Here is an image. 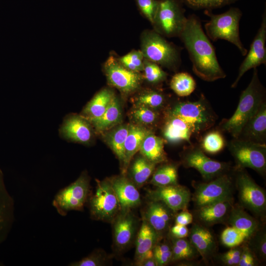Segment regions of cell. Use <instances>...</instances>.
Masks as SVG:
<instances>
[{
    "instance_id": "obj_1",
    "label": "cell",
    "mask_w": 266,
    "mask_h": 266,
    "mask_svg": "<svg viewBox=\"0 0 266 266\" xmlns=\"http://www.w3.org/2000/svg\"><path fill=\"white\" fill-rule=\"evenodd\" d=\"M179 37L188 52L192 70L197 76L207 82L226 77V74L217 60L215 48L196 15L192 14L187 17Z\"/></svg>"
},
{
    "instance_id": "obj_43",
    "label": "cell",
    "mask_w": 266,
    "mask_h": 266,
    "mask_svg": "<svg viewBox=\"0 0 266 266\" xmlns=\"http://www.w3.org/2000/svg\"><path fill=\"white\" fill-rule=\"evenodd\" d=\"M153 252L158 266H166L172 262V252L170 240L159 241L153 248Z\"/></svg>"
},
{
    "instance_id": "obj_50",
    "label": "cell",
    "mask_w": 266,
    "mask_h": 266,
    "mask_svg": "<svg viewBox=\"0 0 266 266\" xmlns=\"http://www.w3.org/2000/svg\"><path fill=\"white\" fill-rule=\"evenodd\" d=\"M193 220V214L185 209L176 214L174 221V224L187 226L192 223Z\"/></svg>"
},
{
    "instance_id": "obj_47",
    "label": "cell",
    "mask_w": 266,
    "mask_h": 266,
    "mask_svg": "<svg viewBox=\"0 0 266 266\" xmlns=\"http://www.w3.org/2000/svg\"><path fill=\"white\" fill-rule=\"evenodd\" d=\"M242 249L243 245L242 244L230 248L227 252L220 255L219 257L220 261L226 266H238Z\"/></svg>"
},
{
    "instance_id": "obj_45",
    "label": "cell",
    "mask_w": 266,
    "mask_h": 266,
    "mask_svg": "<svg viewBox=\"0 0 266 266\" xmlns=\"http://www.w3.org/2000/svg\"><path fill=\"white\" fill-rule=\"evenodd\" d=\"M107 256L102 250L96 249L78 261L70 263V266H103L107 262Z\"/></svg>"
},
{
    "instance_id": "obj_46",
    "label": "cell",
    "mask_w": 266,
    "mask_h": 266,
    "mask_svg": "<svg viewBox=\"0 0 266 266\" xmlns=\"http://www.w3.org/2000/svg\"><path fill=\"white\" fill-rule=\"evenodd\" d=\"M140 13L152 24L155 16L159 0H135Z\"/></svg>"
},
{
    "instance_id": "obj_41",
    "label": "cell",
    "mask_w": 266,
    "mask_h": 266,
    "mask_svg": "<svg viewBox=\"0 0 266 266\" xmlns=\"http://www.w3.org/2000/svg\"><path fill=\"white\" fill-rule=\"evenodd\" d=\"M247 240V237L244 233L230 225L225 228L220 235L221 243L230 248L241 245Z\"/></svg>"
},
{
    "instance_id": "obj_12",
    "label": "cell",
    "mask_w": 266,
    "mask_h": 266,
    "mask_svg": "<svg viewBox=\"0 0 266 266\" xmlns=\"http://www.w3.org/2000/svg\"><path fill=\"white\" fill-rule=\"evenodd\" d=\"M182 165L186 168H193L198 170L206 181L229 173L230 165L209 158L200 147L190 144L182 153Z\"/></svg>"
},
{
    "instance_id": "obj_24",
    "label": "cell",
    "mask_w": 266,
    "mask_h": 266,
    "mask_svg": "<svg viewBox=\"0 0 266 266\" xmlns=\"http://www.w3.org/2000/svg\"><path fill=\"white\" fill-rule=\"evenodd\" d=\"M14 220V200L6 188L0 168V244L7 238Z\"/></svg>"
},
{
    "instance_id": "obj_32",
    "label": "cell",
    "mask_w": 266,
    "mask_h": 266,
    "mask_svg": "<svg viewBox=\"0 0 266 266\" xmlns=\"http://www.w3.org/2000/svg\"><path fill=\"white\" fill-rule=\"evenodd\" d=\"M129 125H120L107 133L105 141L123 165L125 160L124 146Z\"/></svg>"
},
{
    "instance_id": "obj_39",
    "label": "cell",
    "mask_w": 266,
    "mask_h": 266,
    "mask_svg": "<svg viewBox=\"0 0 266 266\" xmlns=\"http://www.w3.org/2000/svg\"><path fill=\"white\" fill-rule=\"evenodd\" d=\"M165 102V96L155 90L144 91L137 96L135 100V105L145 106L157 110L163 107Z\"/></svg>"
},
{
    "instance_id": "obj_4",
    "label": "cell",
    "mask_w": 266,
    "mask_h": 266,
    "mask_svg": "<svg viewBox=\"0 0 266 266\" xmlns=\"http://www.w3.org/2000/svg\"><path fill=\"white\" fill-rule=\"evenodd\" d=\"M204 13L210 17L204 25L208 37L213 41L226 40L234 45L242 55L245 56L248 51L240 40L239 32L241 11L238 8L232 7L219 14H214L208 10H205Z\"/></svg>"
},
{
    "instance_id": "obj_40",
    "label": "cell",
    "mask_w": 266,
    "mask_h": 266,
    "mask_svg": "<svg viewBox=\"0 0 266 266\" xmlns=\"http://www.w3.org/2000/svg\"><path fill=\"white\" fill-rule=\"evenodd\" d=\"M143 78L149 83L153 85L160 84L167 78V74L161 67L160 66L144 59L143 62Z\"/></svg>"
},
{
    "instance_id": "obj_33",
    "label": "cell",
    "mask_w": 266,
    "mask_h": 266,
    "mask_svg": "<svg viewBox=\"0 0 266 266\" xmlns=\"http://www.w3.org/2000/svg\"><path fill=\"white\" fill-rule=\"evenodd\" d=\"M166 162L164 163V164L154 171L149 181L150 184L156 187H163L178 184V165Z\"/></svg>"
},
{
    "instance_id": "obj_34",
    "label": "cell",
    "mask_w": 266,
    "mask_h": 266,
    "mask_svg": "<svg viewBox=\"0 0 266 266\" xmlns=\"http://www.w3.org/2000/svg\"><path fill=\"white\" fill-rule=\"evenodd\" d=\"M172 252V262L191 261L199 255L196 249L187 237H169Z\"/></svg>"
},
{
    "instance_id": "obj_20",
    "label": "cell",
    "mask_w": 266,
    "mask_h": 266,
    "mask_svg": "<svg viewBox=\"0 0 266 266\" xmlns=\"http://www.w3.org/2000/svg\"><path fill=\"white\" fill-rule=\"evenodd\" d=\"M189 240L205 262L215 256L218 244L213 233L208 227L195 223L189 230Z\"/></svg>"
},
{
    "instance_id": "obj_5",
    "label": "cell",
    "mask_w": 266,
    "mask_h": 266,
    "mask_svg": "<svg viewBox=\"0 0 266 266\" xmlns=\"http://www.w3.org/2000/svg\"><path fill=\"white\" fill-rule=\"evenodd\" d=\"M167 113L180 118L188 124L195 135L211 128L217 119L216 115L203 95L195 101L176 103Z\"/></svg>"
},
{
    "instance_id": "obj_9",
    "label": "cell",
    "mask_w": 266,
    "mask_h": 266,
    "mask_svg": "<svg viewBox=\"0 0 266 266\" xmlns=\"http://www.w3.org/2000/svg\"><path fill=\"white\" fill-rule=\"evenodd\" d=\"M236 171L234 185L238 192L239 205L264 220L266 214V194L244 169Z\"/></svg>"
},
{
    "instance_id": "obj_29",
    "label": "cell",
    "mask_w": 266,
    "mask_h": 266,
    "mask_svg": "<svg viewBox=\"0 0 266 266\" xmlns=\"http://www.w3.org/2000/svg\"><path fill=\"white\" fill-rule=\"evenodd\" d=\"M139 151L141 156L156 165L167 162L164 150V140L153 132L144 138Z\"/></svg>"
},
{
    "instance_id": "obj_19",
    "label": "cell",
    "mask_w": 266,
    "mask_h": 266,
    "mask_svg": "<svg viewBox=\"0 0 266 266\" xmlns=\"http://www.w3.org/2000/svg\"><path fill=\"white\" fill-rule=\"evenodd\" d=\"M233 205V200L215 202L197 207L192 214L196 223L209 228L227 221Z\"/></svg>"
},
{
    "instance_id": "obj_16",
    "label": "cell",
    "mask_w": 266,
    "mask_h": 266,
    "mask_svg": "<svg viewBox=\"0 0 266 266\" xmlns=\"http://www.w3.org/2000/svg\"><path fill=\"white\" fill-rule=\"evenodd\" d=\"M146 197L148 200L162 201L176 212L187 209L192 198L189 189L178 184L149 190Z\"/></svg>"
},
{
    "instance_id": "obj_8",
    "label": "cell",
    "mask_w": 266,
    "mask_h": 266,
    "mask_svg": "<svg viewBox=\"0 0 266 266\" xmlns=\"http://www.w3.org/2000/svg\"><path fill=\"white\" fill-rule=\"evenodd\" d=\"M96 181L95 192L90 195L87 201L90 217L95 220L111 223L121 210L118 199L110 179Z\"/></svg>"
},
{
    "instance_id": "obj_38",
    "label": "cell",
    "mask_w": 266,
    "mask_h": 266,
    "mask_svg": "<svg viewBox=\"0 0 266 266\" xmlns=\"http://www.w3.org/2000/svg\"><path fill=\"white\" fill-rule=\"evenodd\" d=\"M131 116L136 124L149 126L158 122L159 113L158 110L148 107L135 105L131 112Z\"/></svg>"
},
{
    "instance_id": "obj_17",
    "label": "cell",
    "mask_w": 266,
    "mask_h": 266,
    "mask_svg": "<svg viewBox=\"0 0 266 266\" xmlns=\"http://www.w3.org/2000/svg\"><path fill=\"white\" fill-rule=\"evenodd\" d=\"M148 201L142 212V219L145 220L163 239L167 235L177 212L162 201Z\"/></svg>"
},
{
    "instance_id": "obj_42",
    "label": "cell",
    "mask_w": 266,
    "mask_h": 266,
    "mask_svg": "<svg viewBox=\"0 0 266 266\" xmlns=\"http://www.w3.org/2000/svg\"><path fill=\"white\" fill-rule=\"evenodd\" d=\"M117 59L129 70L138 72L143 71L144 58L140 50H132L124 56L117 57Z\"/></svg>"
},
{
    "instance_id": "obj_2",
    "label": "cell",
    "mask_w": 266,
    "mask_h": 266,
    "mask_svg": "<svg viewBox=\"0 0 266 266\" xmlns=\"http://www.w3.org/2000/svg\"><path fill=\"white\" fill-rule=\"evenodd\" d=\"M250 82L240 96L233 114L220 124V130L237 138L246 123L265 101L266 90L261 84L257 68H254Z\"/></svg>"
},
{
    "instance_id": "obj_44",
    "label": "cell",
    "mask_w": 266,
    "mask_h": 266,
    "mask_svg": "<svg viewBox=\"0 0 266 266\" xmlns=\"http://www.w3.org/2000/svg\"><path fill=\"white\" fill-rule=\"evenodd\" d=\"M189 7L193 9L210 10L236 2L238 0H182Z\"/></svg>"
},
{
    "instance_id": "obj_15",
    "label": "cell",
    "mask_w": 266,
    "mask_h": 266,
    "mask_svg": "<svg viewBox=\"0 0 266 266\" xmlns=\"http://www.w3.org/2000/svg\"><path fill=\"white\" fill-rule=\"evenodd\" d=\"M266 13L265 10L261 26L252 42L246 56L241 64L238 75L232 84V88L237 86L238 83L246 71L257 68L262 64H266Z\"/></svg>"
},
{
    "instance_id": "obj_27",
    "label": "cell",
    "mask_w": 266,
    "mask_h": 266,
    "mask_svg": "<svg viewBox=\"0 0 266 266\" xmlns=\"http://www.w3.org/2000/svg\"><path fill=\"white\" fill-rule=\"evenodd\" d=\"M227 222L244 233L247 239L260 228L259 221L238 204H233Z\"/></svg>"
},
{
    "instance_id": "obj_18",
    "label": "cell",
    "mask_w": 266,
    "mask_h": 266,
    "mask_svg": "<svg viewBox=\"0 0 266 266\" xmlns=\"http://www.w3.org/2000/svg\"><path fill=\"white\" fill-rule=\"evenodd\" d=\"M59 134L65 140L88 144L93 139V127L81 115L69 114L65 117L59 129Z\"/></svg>"
},
{
    "instance_id": "obj_36",
    "label": "cell",
    "mask_w": 266,
    "mask_h": 266,
    "mask_svg": "<svg viewBox=\"0 0 266 266\" xmlns=\"http://www.w3.org/2000/svg\"><path fill=\"white\" fill-rule=\"evenodd\" d=\"M246 242L258 261L264 262L266 258V233L264 229L260 228Z\"/></svg>"
},
{
    "instance_id": "obj_10",
    "label": "cell",
    "mask_w": 266,
    "mask_h": 266,
    "mask_svg": "<svg viewBox=\"0 0 266 266\" xmlns=\"http://www.w3.org/2000/svg\"><path fill=\"white\" fill-rule=\"evenodd\" d=\"M235 162V169H252L264 176L266 171V145L233 138L228 144Z\"/></svg>"
},
{
    "instance_id": "obj_35",
    "label": "cell",
    "mask_w": 266,
    "mask_h": 266,
    "mask_svg": "<svg viewBox=\"0 0 266 266\" xmlns=\"http://www.w3.org/2000/svg\"><path fill=\"white\" fill-rule=\"evenodd\" d=\"M171 89L178 96L190 95L195 90L196 83L194 78L186 72L175 73L171 78L170 83Z\"/></svg>"
},
{
    "instance_id": "obj_22",
    "label": "cell",
    "mask_w": 266,
    "mask_h": 266,
    "mask_svg": "<svg viewBox=\"0 0 266 266\" xmlns=\"http://www.w3.org/2000/svg\"><path fill=\"white\" fill-rule=\"evenodd\" d=\"M162 239L155 230L145 220L142 219L134 240L135 265L145 259L153 257V248Z\"/></svg>"
},
{
    "instance_id": "obj_28",
    "label": "cell",
    "mask_w": 266,
    "mask_h": 266,
    "mask_svg": "<svg viewBox=\"0 0 266 266\" xmlns=\"http://www.w3.org/2000/svg\"><path fill=\"white\" fill-rule=\"evenodd\" d=\"M115 96L109 88H104L98 92L83 109L81 115L90 122L96 120L104 113Z\"/></svg>"
},
{
    "instance_id": "obj_3",
    "label": "cell",
    "mask_w": 266,
    "mask_h": 266,
    "mask_svg": "<svg viewBox=\"0 0 266 266\" xmlns=\"http://www.w3.org/2000/svg\"><path fill=\"white\" fill-rule=\"evenodd\" d=\"M140 50L144 59L171 70L176 71L181 64V49L154 30L141 33Z\"/></svg>"
},
{
    "instance_id": "obj_52",
    "label": "cell",
    "mask_w": 266,
    "mask_h": 266,
    "mask_svg": "<svg viewBox=\"0 0 266 266\" xmlns=\"http://www.w3.org/2000/svg\"><path fill=\"white\" fill-rule=\"evenodd\" d=\"M3 265L2 264V263L0 262V266H2Z\"/></svg>"
},
{
    "instance_id": "obj_14",
    "label": "cell",
    "mask_w": 266,
    "mask_h": 266,
    "mask_svg": "<svg viewBox=\"0 0 266 266\" xmlns=\"http://www.w3.org/2000/svg\"><path fill=\"white\" fill-rule=\"evenodd\" d=\"M115 248L122 252L134 241L138 230V220L132 209H121L111 222Z\"/></svg>"
},
{
    "instance_id": "obj_25",
    "label": "cell",
    "mask_w": 266,
    "mask_h": 266,
    "mask_svg": "<svg viewBox=\"0 0 266 266\" xmlns=\"http://www.w3.org/2000/svg\"><path fill=\"white\" fill-rule=\"evenodd\" d=\"M166 117L163 128L165 139L171 143L186 142L191 144V137L195 135L191 127L180 118L168 113Z\"/></svg>"
},
{
    "instance_id": "obj_6",
    "label": "cell",
    "mask_w": 266,
    "mask_h": 266,
    "mask_svg": "<svg viewBox=\"0 0 266 266\" xmlns=\"http://www.w3.org/2000/svg\"><path fill=\"white\" fill-rule=\"evenodd\" d=\"M185 12L182 0H159L153 30L164 37H179L187 21Z\"/></svg>"
},
{
    "instance_id": "obj_49",
    "label": "cell",
    "mask_w": 266,
    "mask_h": 266,
    "mask_svg": "<svg viewBox=\"0 0 266 266\" xmlns=\"http://www.w3.org/2000/svg\"><path fill=\"white\" fill-rule=\"evenodd\" d=\"M189 230L186 226L174 224L170 228L167 235L169 237L181 238L187 237Z\"/></svg>"
},
{
    "instance_id": "obj_7",
    "label": "cell",
    "mask_w": 266,
    "mask_h": 266,
    "mask_svg": "<svg viewBox=\"0 0 266 266\" xmlns=\"http://www.w3.org/2000/svg\"><path fill=\"white\" fill-rule=\"evenodd\" d=\"M90 195V178L84 171L74 182L59 191L52 205L60 215L65 216L70 211H83Z\"/></svg>"
},
{
    "instance_id": "obj_30",
    "label": "cell",
    "mask_w": 266,
    "mask_h": 266,
    "mask_svg": "<svg viewBox=\"0 0 266 266\" xmlns=\"http://www.w3.org/2000/svg\"><path fill=\"white\" fill-rule=\"evenodd\" d=\"M121 120L120 103L117 97L115 96L102 116L90 123L97 132L103 133L119 124Z\"/></svg>"
},
{
    "instance_id": "obj_51",
    "label": "cell",
    "mask_w": 266,
    "mask_h": 266,
    "mask_svg": "<svg viewBox=\"0 0 266 266\" xmlns=\"http://www.w3.org/2000/svg\"><path fill=\"white\" fill-rule=\"evenodd\" d=\"M135 265L137 266H158L157 263L154 256L145 259Z\"/></svg>"
},
{
    "instance_id": "obj_48",
    "label": "cell",
    "mask_w": 266,
    "mask_h": 266,
    "mask_svg": "<svg viewBox=\"0 0 266 266\" xmlns=\"http://www.w3.org/2000/svg\"><path fill=\"white\" fill-rule=\"evenodd\" d=\"M238 266H255L259 262L244 243Z\"/></svg>"
},
{
    "instance_id": "obj_21",
    "label": "cell",
    "mask_w": 266,
    "mask_h": 266,
    "mask_svg": "<svg viewBox=\"0 0 266 266\" xmlns=\"http://www.w3.org/2000/svg\"><path fill=\"white\" fill-rule=\"evenodd\" d=\"M110 180L121 209H132L140 205L141 200L138 188L127 176L123 174L110 178Z\"/></svg>"
},
{
    "instance_id": "obj_23",
    "label": "cell",
    "mask_w": 266,
    "mask_h": 266,
    "mask_svg": "<svg viewBox=\"0 0 266 266\" xmlns=\"http://www.w3.org/2000/svg\"><path fill=\"white\" fill-rule=\"evenodd\" d=\"M237 138L254 143L266 141V102H263L243 128Z\"/></svg>"
},
{
    "instance_id": "obj_11",
    "label": "cell",
    "mask_w": 266,
    "mask_h": 266,
    "mask_svg": "<svg viewBox=\"0 0 266 266\" xmlns=\"http://www.w3.org/2000/svg\"><path fill=\"white\" fill-rule=\"evenodd\" d=\"M234 182L229 173L195 185L191 198L197 207L223 200H233Z\"/></svg>"
},
{
    "instance_id": "obj_26",
    "label": "cell",
    "mask_w": 266,
    "mask_h": 266,
    "mask_svg": "<svg viewBox=\"0 0 266 266\" xmlns=\"http://www.w3.org/2000/svg\"><path fill=\"white\" fill-rule=\"evenodd\" d=\"M151 133V130L144 126L136 124L129 125V132L124 146L125 160L122 165L123 174L127 172L133 157L139 151L144 138Z\"/></svg>"
},
{
    "instance_id": "obj_13",
    "label": "cell",
    "mask_w": 266,
    "mask_h": 266,
    "mask_svg": "<svg viewBox=\"0 0 266 266\" xmlns=\"http://www.w3.org/2000/svg\"><path fill=\"white\" fill-rule=\"evenodd\" d=\"M103 70L108 84L125 95L139 89L143 79L141 72L127 69L114 55L110 56L104 62Z\"/></svg>"
},
{
    "instance_id": "obj_31",
    "label": "cell",
    "mask_w": 266,
    "mask_h": 266,
    "mask_svg": "<svg viewBox=\"0 0 266 266\" xmlns=\"http://www.w3.org/2000/svg\"><path fill=\"white\" fill-rule=\"evenodd\" d=\"M156 165L140 155L132 164L128 177L138 188L141 187L154 172Z\"/></svg>"
},
{
    "instance_id": "obj_37",
    "label": "cell",
    "mask_w": 266,
    "mask_h": 266,
    "mask_svg": "<svg viewBox=\"0 0 266 266\" xmlns=\"http://www.w3.org/2000/svg\"><path fill=\"white\" fill-rule=\"evenodd\" d=\"M225 145L226 141L221 132L213 130L204 135L201 141L200 148L203 152L214 154L222 151Z\"/></svg>"
}]
</instances>
